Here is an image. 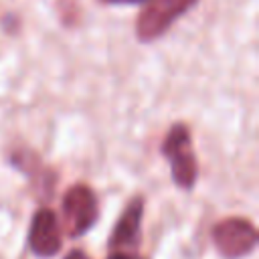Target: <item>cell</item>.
Returning a JSON list of instances; mask_svg holds the SVG:
<instances>
[{
  "label": "cell",
  "instance_id": "7a4b0ae2",
  "mask_svg": "<svg viewBox=\"0 0 259 259\" xmlns=\"http://www.w3.org/2000/svg\"><path fill=\"white\" fill-rule=\"evenodd\" d=\"M259 241L257 229L249 219L229 217L214 225L212 243L221 257L225 259H241L255 251Z\"/></svg>",
  "mask_w": 259,
  "mask_h": 259
},
{
  "label": "cell",
  "instance_id": "ba28073f",
  "mask_svg": "<svg viewBox=\"0 0 259 259\" xmlns=\"http://www.w3.org/2000/svg\"><path fill=\"white\" fill-rule=\"evenodd\" d=\"M65 259H91V257H89L85 251H81V249H73Z\"/></svg>",
  "mask_w": 259,
  "mask_h": 259
},
{
  "label": "cell",
  "instance_id": "9c48e42d",
  "mask_svg": "<svg viewBox=\"0 0 259 259\" xmlns=\"http://www.w3.org/2000/svg\"><path fill=\"white\" fill-rule=\"evenodd\" d=\"M101 2H105V4H140L144 0H101Z\"/></svg>",
  "mask_w": 259,
  "mask_h": 259
},
{
  "label": "cell",
  "instance_id": "5b68a950",
  "mask_svg": "<svg viewBox=\"0 0 259 259\" xmlns=\"http://www.w3.org/2000/svg\"><path fill=\"white\" fill-rule=\"evenodd\" d=\"M61 245H63V237L57 214L51 208H38L32 214L28 227V247L32 255L40 259L55 257L61 251Z\"/></svg>",
  "mask_w": 259,
  "mask_h": 259
},
{
  "label": "cell",
  "instance_id": "6da1fadb",
  "mask_svg": "<svg viewBox=\"0 0 259 259\" xmlns=\"http://www.w3.org/2000/svg\"><path fill=\"white\" fill-rule=\"evenodd\" d=\"M162 154L170 162L172 180L176 186L190 190L198 178V162L192 152L190 132L184 123H174L162 144Z\"/></svg>",
  "mask_w": 259,
  "mask_h": 259
},
{
  "label": "cell",
  "instance_id": "8992f818",
  "mask_svg": "<svg viewBox=\"0 0 259 259\" xmlns=\"http://www.w3.org/2000/svg\"><path fill=\"white\" fill-rule=\"evenodd\" d=\"M142 217H144V198L134 196L125 204L123 212L119 214V219L109 235L111 251H127L138 245L140 233H142Z\"/></svg>",
  "mask_w": 259,
  "mask_h": 259
},
{
  "label": "cell",
  "instance_id": "3957f363",
  "mask_svg": "<svg viewBox=\"0 0 259 259\" xmlns=\"http://www.w3.org/2000/svg\"><path fill=\"white\" fill-rule=\"evenodd\" d=\"M63 208V227L69 237H81L97 221V198L87 184H73L61 202Z\"/></svg>",
  "mask_w": 259,
  "mask_h": 259
},
{
  "label": "cell",
  "instance_id": "277c9868",
  "mask_svg": "<svg viewBox=\"0 0 259 259\" xmlns=\"http://www.w3.org/2000/svg\"><path fill=\"white\" fill-rule=\"evenodd\" d=\"M198 0H152L136 20V34L142 42L160 38L176 18L190 10Z\"/></svg>",
  "mask_w": 259,
  "mask_h": 259
},
{
  "label": "cell",
  "instance_id": "52a82bcc",
  "mask_svg": "<svg viewBox=\"0 0 259 259\" xmlns=\"http://www.w3.org/2000/svg\"><path fill=\"white\" fill-rule=\"evenodd\" d=\"M107 259H146V257H142L134 251H111Z\"/></svg>",
  "mask_w": 259,
  "mask_h": 259
}]
</instances>
